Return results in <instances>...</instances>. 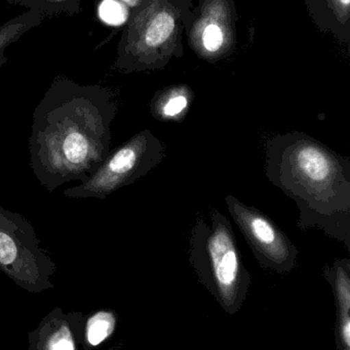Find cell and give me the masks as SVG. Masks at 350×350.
Listing matches in <instances>:
<instances>
[{
    "instance_id": "6da1fadb",
    "label": "cell",
    "mask_w": 350,
    "mask_h": 350,
    "mask_svg": "<svg viewBox=\"0 0 350 350\" xmlns=\"http://www.w3.org/2000/svg\"><path fill=\"white\" fill-rule=\"evenodd\" d=\"M118 111L104 86L55 78L33 113L30 166L51 191L72 180L84 183L110 153L111 124Z\"/></svg>"
},
{
    "instance_id": "7a4b0ae2",
    "label": "cell",
    "mask_w": 350,
    "mask_h": 350,
    "mask_svg": "<svg viewBox=\"0 0 350 350\" xmlns=\"http://www.w3.org/2000/svg\"><path fill=\"white\" fill-rule=\"evenodd\" d=\"M265 174L299 210L300 230L318 228L350 251V160L300 131L265 144Z\"/></svg>"
},
{
    "instance_id": "3957f363",
    "label": "cell",
    "mask_w": 350,
    "mask_h": 350,
    "mask_svg": "<svg viewBox=\"0 0 350 350\" xmlns=\"http://www.w3.org/2000/svg\"><path fill=\"white\" fill-rule=\"evenodd\" d=\"M189 263L201 285L226 314H236L244 306L252 275L238 250L232 224L215 208L211 224L197 217L189 239Z\"/></svg>"
},
{
    "instance_id": "277c9868",
    "label": "cell",
    "mask_w": 350,
    "mask_h": 350,
    "mask_svg": "<svg viewBox=\"0 0 350 350\" xmlns=\"http://www.w3.org/2000/svg\"><path fill=\"white\" fill-rule=\"evenodd\" d=\"M0 271L30 293L53 289L57 265L31 222L0 206Z\"/></svg>"
},
{
    "instance_id": "5b68a950",
    "label": "cell",
    "mask_w": 350,
    "mask_h": 350,
    "mask_svg": "<svg viewBox=\"0 0 350 350\" xmlns=\"http://www.w3.org/2000/svg\"><path fill=\"white\" fill-rule=\"evenodd\" d=\"M164 154L162 142L149 129H144L110 152L86 183L65 189L64 195L72 199L105 200L145 176L162 163Z\"/></svg>"
},
{
    "instance_id": "8992f818",
    "label": "cell",
    "mask_w": 350,
    "mask_h": 350,
    "mask_svg": "<svg viewBox=\"0 0 350 350\" xmlns=\"http://www.w3.org/2000/svg\"><path fill=\"white\" fill-rule=\"evenodd\" d=\"M225 203L255 258L263 269L281 275L295 269L299 250L268 215L242 203L234 196H227Z\"/></svg>"
},
{
    "instance_id": "52a82bcc",
    "label": "cell",
    "mask_w": 350,
    "mask_h": 350,
    "mask_svg": "<svg viewBox=\"0 0 350 350\" xmlns=\"http://www.w3.org/2000/svg\"><path fill=\"white\" fill-rule=\"evenodd\" d=\"M84 320L82 312L65 314L61 308H55L28 333L27 350H79Z\"/></svg>"
},
{
    "instance_id": "ba28073f",
    "label": "cell",
    "mask_w": 350,
    "mask_h": 350,
    "mask_svg": "<svg viewBox=\"0 0 350 350\" xmlns=\"http://www.w3.org/2000/svg\"><path fill=\"white\" fill-rule=\"evenodd\" d=\"M334 295L336 308L335 341L337 350H350V259H336L324 269Z\"/></svg>"
},
{
    "instance_id": "9c48e42d",
    "label": "cell",
    "mask_w": 350,
    "mask_h": 350,
    "mask_svg": "<svg viewBox=\"0 0 350 350\" xmlns=\"http://www.w3.org/2000/svg\"><path fill=\"white\" fill-rule=\"evenodd\" d=\"M192 100L186 88H175L152 98L150 111L156 120L181 122L186 118Z\"/></svg>"
},
{
    "instance_id": "30bf717a",
    "label": "cell",
    "mask_w": 350,
    "mask_h": 350,
    "mask_svg": "<svg viewBox=\"0 0 350 350\" xmlns=\"http://www.w3.org/2000/svg\"><path fill=\"white\" fill-rule=\"evenodd\" d=\"M117 326V316L112 310H99L84 320L82 345L92 350L108 340Z\"/></svg>"
},
{
    "instance_id": "8fae6325",
    "label": "cell",
    "mask_w": 350,
    "mask_h": 350,
    "mask_svg": "<svg viewBox=\"0 0 350 350\" xmlns=\"http://www.w3.org/2000/svg\"><path fill=\"white\" fill-rule=\"evenodd\" d=\"M43 18L45 16L38 10H27L0 27V67L8 64V59L4 55L8 46L20 40L31 29L42 24Z\"/></svg>"
},
{
    "instance_id": "7c38bea8",
    "label": "cell",
    "mask_w": 350,
    "mask_h": 350,
    "mask_svg": "<svg viewBox=\"0 0 350 350\" xmlns=\"http://www.w3.org/2000/svg\"><path fill=\"white\" fill-rule=\"evenodd\" d=\"M8 3L36 10L45 16L66 14L72 16L82 12V0H8Z\"/></svg>"
},
{
    "instance_id": "4fadbf2b",
    "label": "cell",
    "mask_w": 350,
    "mask_h": 350,
    "mask_svg": "<svg viewBox=\"0 0 350 350\" xmlns=\"http://www.w3.org/2000/svg\"><path fill=\"white\" fill-rule=\"evenodd\" d=\"M175 28V21L168 12H162L156 16L145 32V43L150 47H155L164 43L172 34Z\"/></svg>"
},
{
    "instance_id": "5bb4252c",
    "label": "cell",
    "mask_w": 350,
    "mask_h": 350,
    "mask_svg": "<svg viewBox=\"0 0 350 350\" xmlns=\"http://www.w3.org/2000/svg\"><path fill=\"white\" fill-rule=\"evenodd\" d=\"M98 12L99 18L111 26H121L129 18L127 8L117 0H102Z\"/></svg>"
},
{
    "instance_id": "9a60e30c",
    "label": "cell",
    "mask_w": 350,
    "mask_h": 350,
    "mask_svg": "<svg viewBox=\"0 0 350 350\" xmlns=\"http://www.w3.org/2000/svg\"><path fill=\"white\" fill-rule=\"evenodd\" d=\"M223 43V34L217 25H210L203 33V45L207 51H217Z\"/></svg>"
},
{
    "instance_id": "2e32d148",
    "label": "cell",
    "mask_w": 350,
    "mask_h": 350,
    "mask_svg": "<svg viewBox=\"0 0 350 350\" xmlns=\"http://www.w3.org/2000/svg\"><path fill=\"white\" fill-rule=\"evenodd\" d=\"M123 1L127 2V3H129V5H136V4L138 3V1H139V0H123Z\"/></svg>"
},
{
    "instance_id": "e0dca14e",
    "label": "cell",
    "mask_w": 350,
    "mask_h": 350,
    "mask_svg": "<svg viewBox=\"0 0 350 350\" xmlns=\"http://www.w3.org/2000/svg\"><path fill=\"white\" fill-rule=\"evenodd\" d=\"M339 1H340L341 3L345 4V5H349L350 3V0H339Z\"/></svg>"
}]
</instances>
